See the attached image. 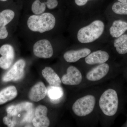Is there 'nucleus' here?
<instances>
[{
	"instance_id": "obj_25",
	"label": "nucleus",
	"mask_w": 127,
	"mask_h": 127,
	"mask_svg": "<svg viewBox=\"0 0 127 127\" xmlns=\"http://www.w3.org/2000/svg\"><path fill=\"white\" fill-rule=\"evenodd\" d=\"M34 112L32 109L27 111V113L26 114L23 120L28 122H31L32 120V119L34 118H33L34 116Z\"/></svg>"
},
{
	"instance_id": "obj_23",
	"label": "nucleus",
	"mask_w": 127,
	"mask_h": 127,
	"mask_svg": "<svg viewBox=\"0 0 127 127\" xmlns=\"http://www.w3.org/2000/svg\"><path fill=\"white\" fill-rule=\"evenodd\" d=\"M45 2H41L40 0H35L32 6V10L35 15H39L43 13L45 10Z\"/></svg>"
},
{
	"instance_id": "obj_11",
	"label": "nucleus",
	"mask_w": 127,
	"mask_h": 127,
	"mask_svg": "<svg viewBox=\"0 0 127 127\" xmlns=\"http://www.w3.org/2000/svg\"><path fill=\"white\" fill-rule=\"evenodd\" d=\"M0 67L4 70L8 69L13 63L15 57V52L13 47L9 44H5L0 48Z\"/></svg>"
},
{
	"instance_id": "obj_7",
	"label": "nucleus",
	"mask_w": 127,
	"mask_h": 127,
	"mask_svg": "<svg viewBox=\"0 0 127 127\" xmlns=\"http://www.w3.org/2000/svg\"><path fill=\"white\" fill-rule=\"evenodd\" d=\"M79 48L68 50L64 53L63 57L65 61L69 63H74L84 58L92 52L91 47L97 45H81Z\"/></svg>"
},
{
	"instance_id": "obj_8",
	"label": "nucleus",
	"mask_w": 127,
	"mask_h": 127,
	"mask_svg": "<svg viewBox=\"0 0 127 127\" xmlns=\"http://www.w3.org/2000/svg\"><path fill=\"white\" fill-rule=\"evenodd\" d=\"M25 66L26 62L24 60L21 59L18 60L3 76L2 81L4 82L12 81H17L22 78L25 74L24 68Z\"/></svg>"
},
{
	"instance_id": "obj_5",
	"label": "nucleus",
	"mask_w": 127,
	"mask_h": 127,
	"mask_svg": "<svg viewBox=\"0 0 127 127\" xmlns=\"http://www.w3.org/2000/svg\"><path fill=\"white\" fill-rule=\"evenodd\" d=\"M107 19V32L109 41L119 37L127 32V21L113 18Z\"/></svg>"
},
{
	"instance_id": "obj_2",
	"label": "nucleus",
	"mask_w": 127,
	"mask_h": 127,
	"mask_svg": "<svg viewBox=\"0 0 127 127\" xmlns=\"http://www.w3.org/2000/svg\"><path fill=\"white\" fill-rule=\"evenodd\" d=\"M27 26L32 31L42 33L53 30L57 24V19L54 15L49 12L41 15H33L29 17Z\"/></svg>"
},
{
	"instance_id": "obj_13",
	"label": "nucleus",
	"mask_w": 127,
	"mask_h": 127,
	"mask_svg": "<svg viewBox=\"0 0 127 127\" xmlns=\"http://www.w3.org/2000/svg\"><path fill=\"white\" fill-rule=\"evenodd\" d=\"M82 76L80 71L73 66L68 67L67 73L63 76L62 81L65 85L76 86L81 82Z\"/></svg>"
},
{
	"instance_id": "obj_24",
	"label": "nucleus",
	"mask_w": 127,
	"mask_h": 127,
	"mask_svg": "<svg viewBox=\"0 0 127 127\" xmlns=\"http://www.w3.org/2000/svg\"><path fill=\"white\" fill-rule=\"evenodd\" d=\"M45 4L48 9L52 10L57 7L59 2L58 0H47Z\"/></svg>"
},
{
	"instance_id": "obj_21",
	"label": "nucleus",
	"mask_w": 127,
	"mask_h": 127,
	"mask_svg": "<svg viewBox=\"0 0 127 127\" xmlns=\"http://www.w3.org/2000/svg\"><path fill=\"white\" fill-rule=\"evenodd\" d=\"M33 104L31 102H23L9 106L6 109L8 117L16 116L21 111H28L32 109Z\"/></svg>"
},
{
	"instance_id": "obj_6",
	"label": "nucleus",
	"mask_w": 127,
	"mask_h": 127,
	"mask_svg": "<svg viewBox=\"0 0 127 127\" xmlns=\"http://www.w3.org/2000/svg\"><path fill=\"white\" fill-rule=\"evenodd\" d=\"M107 18L120 19L127 21V4L116 1L104 10Z\"/></svg>"
},
{
	"instance_id": "obj_17",
	"label": "nucleus",
	"mask_w": 127,
	"mask_h": 127,
	"mask_svg": "<svg viewBox=\"0 0 127 127\" xmlns=\"http://www.w3.org/2000/svg\"><path fill=\"white\" fill-rule=\"evenodd\" d=\"M47 89L42 82H39L34 85L29 92L28 97L30 100L38 102L44 98L47 95Z\"/></svg>"
},
{
	"instance_id": "obj_15",
	"label": "nucleus",
	"mask_w": 127,
	"mask_h": 127,
	"mask_svg": "<svg viewBox=\"0 0 127 127\" xmlns=\"http://www.w3.org/2000/svg\"><path fill=\"white\" fill-rule=\"evenodd\" d=\"M15 12L12 10L6 9L0 12V39H6L8 33L5 26L13 20Z\"/></svg>"
},
{
	"instance_id": "obj_22",
	"label": "nucleus",
	"mask_w": 127,
	"mask_h": 127,
	"mask_svg": "<svg viewBox=\"0 0 127 127\" xmlns=\"http://www.w3.org/2000/svg\"><path fill=\"white\" fill-rule=\"evenodd\" d=\"M47 89V95L53 102L56 101V100H58L63 96V90L60 87L52 86H50L48 87Z\"/></svg>"
},
{
	"instance_id": "obj_12",
	"label": "nucleus",
	"mask_w": 127,
	"mask_h": 127,
	"mask_svg": "<svg viewBox=\"0 0 127 127\" xmlns=\"http://www.w3.org/2000/svg\"><path fill=\"white\" fill-rule=\"evenodd\" d=\"M110 55L106 50H97L94 51L84 58L85 63L89 65H94L105 63L109 61Z\"/></svg>"
},
{
	"instance_id": "obj_10",
	"label": "nucleus",
	"mask_w": 127,
	"mask_h": 127,
	"mask_svg": "<svg viewBox=\"0 0 127 127\" xmlns=\"http://www.w3.org/2000/svg\"><path fill=\"white\" fill-rule=\"evenodd\" d=\"M33 53L40 58H49L53 55V49L51 42L47 39L37 41L33 46Z\"/></svg>"
},
{
	"instance_id": "obj_28",
	"label": "nucleus",
	"mask_w": 127,
	"mask_h": 127,
	"mask_svg": "<svg viewBox=\"0 0 127 127\" xmlns=\"http://www.w3.org/2000/svg\"><path fill=\"white\" fill-rule=\"evenodd\" d=\"M7 0H0V1H5Z\"/></svg>"
},
{
	"instance_id": "obj_3",
	"label": "nucleus",
	"mask_w": 127,
	"mask_h": 127,
	"mask_svg": "<svg viewBox=\"0 0 127 127\" xmlns=\"http://www.w3.org/2000/svg\"><path fill=\"white\" fill-rule=\"evenodd\" d=\"M99 104L100 109L105 115H115L118 106V96L116 91L112 89L105 91L100 97Z\"/></svg>"
},
{
	"instance_id": "obj_9",
	"label": "nucleus",
	"mask_w": 127,
	"mask_h": 127,
	"mask_svg": "<svg viewBox=\"0 0 127 127\" xmlns=\"http://www.w3.org/2000/svg\"><path fill=\"white\" fill-rule=\"evenodd\" d=\"M100 0H73L74 16L91 14L103 10H99L94 4Z\"/></svg>"
},
{
	"instance_id": "obj_18",
	"label": "nucleus",
	"mask_w": 127,
	"mask_h": 127,
	"mask_svg": "<svg viewBox=\"0 0 127 127\" xmlns=\"http://www.w3.org/2000/svg\"><path fill=\"white\" fill-rule=\"evenodd\" d=\"M120 55L127 53V32L121 36L109 41L108 42Z\"/></svg>"
},
{
	"instance_id": "obj_1",
	"label": "nucleus",
	"mask_w": 127,
	"mask_h": 127,
	"mask_svg": "<svg viewBox=\"0 0 127 127\" xmlns=\"http://www.w3.org/2000/svg\"><path fill=\"white\" fill-rule=\"evenodd\" d=\"M108 20L104 10L91 14L74 16L72 35L76 44L99 46L109 42Z\"/></svg>"
},
{
	"instance_id": "obj_16",
	"label": "nucleus",
	"mask_w": 127,
	"mask_h": 127,
	"mask_svg": "<svg viewBox=\"0 0 127 127\" xmlns=\"http://www.w3.org/2000/svg\"><path fill=\"white\" fill-rule=\"evenodd\" d=\"M110 66L106 63L99 64L89 71L86 75L87 79L92 81H99L104 77L108 73Z\"/></svg>"
},
{
	"instance_id": "obj_19",
	"label": "nucleus",
	"mask_w": 127,
	"mask_h": 127,
	"mask_svg": "<svg viewBox=\"0 0 127 127\" xmlns=\"http://www.w3.org/2000/svg\"><path fill=\"white\" fill-rule=\"evenodd\" d=\"M42 74L50 86L55 87L61 86V80L52 68L50 67H46L42 70Z\"/></svg>"
},
{
	"instance_id": "obj_20",
	"label": "nucleus",
	"mask_w": 127,
	"mask_h": 127,
	"mask_svg": "<svg viewBox=\"0 0 127 127\" xmlns=\"http://www.w3.org/2000/svg\"><path fill=\"white\" fill-rule=\"evenodd\" d=\"M17 95V90L14 86H10L4 88L0 91V105L11 101Z\"/></svg>"
},
{
	"instance_id": "obj_27",
	"label": "nucleus",
	"mask_w": 127,
	"mask_h": 127,
	"mask_svg": "<svg viewBox=\"0 0 127 127\" xmlns=\"http://www.w3.org/2000/svg\"><path fill=\"white\" fill-rule=\"evenodd\" d=\"M117 0V1H119V2L127 4V0Z\"/></svg>"
},
{
	"instance_id": "obj_14",
	"label": "nucleus",
	"mask_w": 127,
	"mask_h": 127,
	"mask_svg": "<svg viewBox=\"0 0 127 127\" xmlns=\"http://www.w3.org/2000/svg\"><path fill=\"white\" fill-rule=\"evenodd\" d=\"M47 108L43 105H39L35 111V117L32 120L34 127H47L50 124V121L47 117Z\"/></svg>"
},
{
	"instance_id": "obj_26",
	"label": "nucleus",
	"mask_w": 127,
	"mask_h": 127,
	"mask_svg": "<svg viewBox=\"0 0 127 127\" xmlns=\"http://www.w3.org/2000/svg\"><path fill=\"white\" fill-rule=\"evenodd\" d=\"M10 118L8 116L5 117L3 119V123L5 125H7L8 127H15V123L14 122V121H12Z\"/></svg>"
},
{
	"instance_id": "obj_4",
	"label": "nucleus",
	"mask_w": 127,
	"mask_h": 127,
	"mask_svg": "<svg viewBox=\"0 0 127 127\" xmlns=\"http://www.w3.org/2000/svg\"><path fill=\"white\" fill-rule=\"evenodd\" d=\"M96 99L94 96L87 95L77 100L72 107V111L76 116L84 117L91 113L94 109Z\"/></svg>"
}]
</instances>
